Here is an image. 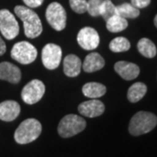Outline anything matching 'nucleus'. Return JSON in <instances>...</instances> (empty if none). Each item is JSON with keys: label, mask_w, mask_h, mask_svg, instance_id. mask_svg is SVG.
Wrapping results in <instances>:
<instances>
[{"label": "nucleus", "mask_w": 157, "mask_h": 157, "mask_svg": "<svg viewBox=\"0 0 157 157\" xmlns=\"http://www.w3.org/2000/svg\"><path fill=\"white\" fill-rule=\"evenodd\" d=\"M14 11L17 17L23 21L25 34L29 39H35L39 37L43 31L42 23L38 14L28 7L17 6Z\"/></svg>", "instance_id": "1"}, {"label": "nucleus", "mask_w": 157, "mask_h": 157, "mask_svg": "<svg viewBox=\"0 0 157 157\" xmlns=\"http://www.w3.org/2000/svg\"><path fill=\"white\" fill-rule=\"evenodd\" d=\"M42 132V126L38 120L30 118L24 121L14 133V140L18 144H28L37 140Z\"/></svg>", "instance_id": "2"}, {"label": "nucleus", "mask_w": 157, "mask_h": 157, "mask_svg": "<svg viewBox=\"0 0 157 157\" xmlns=\"http://www.w3.org/2000/svg\"><path fill=\"white\" fill-rule=\"evenodd\" d=\"M157 117L154 113L145 111L136 113L129 123V133L134 136L149 133L156 127Z\"/></svg>", "instance_id": "3"}, {"label": "nucleus", "mask_w": 157, "mask_h": 157, "mask_svg": "<svg viewBox=\"0 0 157 157\" xmlns=\"http://www.w3.org/2000/svg\"><path fill=\"white\" fill-rule=\"evenodd\" d=\"M86 127L84 118L76 114H67L61 119L58 126V133L62 138H70L82 132Z\"/></svg>", "instance_id": "4"}, {"label": "nucleus", "mask_w": 157, "mask_h": 157, "mask_svg": "<svg viewBox=\"0 0 157 157\" xmlns=\"http://www.w3.org/2000/svg\"><path fill=\"white\" fill-rule=\"evenodd\" d=\"M38 55L35 46L27 41H20L13 45L11 52V58L20 64L28 65L36 59Z\"/></svg>", "instance_id": "5"}, {"label": "nucleus", "mask_w": 157, "mask_h": 157, "mask_svg": "<svg viewBox=\"0 0 157 157\" xmlns=\"http://www.w3.org/2000/svg\"><path fill=\"white\" fill-rule=\"evenodd\" d=\"M45 17L48 24L56 31H62L67 25V12L59 3H51L45 11Z\"/></svg>", "instance_id": "6"}, {"label": "nucleus", "mask_w": 157, "mask_h": 157, "mask_svg": "<svg viewBox=\"0 0 157 157\" xmlns=\"http://www.w3.org/2000/svg\"><path fill=\"white\" fill-rule=\"evenodd\" d=\"M0 32L6 39H15L19 33V25L14 15L6 9L0 10Z\"/></svg>", "instance_id": "7"}, {"label": "nucleus", "mask_w": 157, "mask_h": 157, "mask_svg": "<svg viewBox=\"0 0 157 157\" xmlns=\"http://www.w3.org/2000/svg\"><path fill=\"white\" fill-rule=\"evenodd\" d=\"M45 92V86L44 83L39 79H33L23 88L21 98L26 104L33 105L42 99Z\"/></svg>", "instance_id": "8"}, {"label": "nucleus", "mask_w": 157, "mask_h": 157, "mask_svg": "<svg viewBox=\"0 0 157 157\" xmlns=\"http://www.w3.org/2000/svg\"><path fill=\"white\" fill-rule=\"evenodd\" d=\"M41 57L44 67L49 70H54L59 66L61 61V48L55 44H47L42 49Z\"/></svg>", "instance_id": "9"}, {"label": "nucleus", "mask_w": 157, "mask_h": 157, "mask_svg": "<svg viewBox=\"0 0 157 157\" xmlns=\"http://www.w3.org/2000/svg\"><path fill=\"white\" fill-rule=\"evenodd\" d=\"M77 41L80 47L85 50H94L100 44V36L95 29L87 26L78 32Z\"/></svg>", "instance_id": "10"}, {"label": "nucleus", "mask_w": 157, "mask_h": 157, "mask_svg": "<svg viewBox=\"0 0 157 157\" xmlns=\"http://www.w3.org/2000/svg\"><path fill=\"white\" fill-rule=\"evenodd\" d=\"M78 110L80 114L86 117H98L105 111V105L98 100H90L80 103L78 105Z\"/></svg>", "instance_id": "11"}, {"label": "nucleus", "mask_w": 157, "mask_h": 157, "mask_svg": "<svg viewBox=\"0 0 157 157\" xmlns=\"http://www.w3.org/2000/svg\"><path fill=\"white\" fill-rule=\"evenodd\" d=\"M0 79L12 84H17L21 79V71L17 66L10 62L0 63Z\"/></svg>", "instance_id": "12"}, {"label": "nucleus", "mask_w": 157, "mask_h": 157, "mask_svg": "<svg viewBox=\"0 0 157 157\" xmlns=\"http://www.w3.org/2000/svg\"><path fill=\"white\" fill-rule=\"evenodd\" d=\"M20 113V106L17 101H6L0 103V120L3 121H12Z\"/></svg>", "instance_id": "13"}, {"label": "nucleus", "mask_w": 157, "mask_h": 157, "mask_svg": "<svg viewBox=\"0 0 157 157\" xmlns=\"http://www.w3.org/2000/svg\"><path fill=\"white\" fill-rule=\"evenodd\" d=\"M115 72L124 79L132 80L138 77L140 68L134 63L127 61H118L114 65Z\"/></svg>", "instance_id": "14"}, {"label": "nucleus", "mask_w": 157, "mask_h": 157, "mask_svg": "<svg viewBox=\"0 0 157 157\" xmlns=\"http://www.w3.org/2000/svg\"><path fill=\"white\" fill-rule=\"evenodd\" d=\"M82 67L81 60L78 56L74 54H69L64 59L63 70L65 74L68 77H76L80 73Z\"/></svg>", "instance_id": "15"}, {"label": "nucleus", "mask_w": 157, "mask_h": 157, "mask_svg": "<svg viewBox=\"0 0 157 157\" xmlns=\"http://www.w3.org/2000/svg\"><path fill=\"white\" fill-rule=\"evenodd\" d=\"M104 66L105 60L102 56L97 52H92L86 57L82 68L86 73H94L102 69Z\"/></svg>", "instance_id": "16"}, {"label": "nucleus", "mask_w": 157, "mask_h": 157, "mask_svg": "<svg viewBox=\"0 0 157 157\" xmlns=\"http://www.w3.org/2000/svg\"><path fill=\"white\" fill-rule=\"evenodd\" d=\"M107 88L101 83L98 82H88L82 87V93L86 97L91 99H97L102 97L106 94Z\"/></svg>", "instance_id": "17"}, {"label": "nucleus", "mask_w": 157, "mask_h": 157, "mask_svg": "<svg viewBox=\"0 0 157 157\" xmlns=\"http://www.w3.org/2000/svg\"><path fill=\"white\" fill-rule=\"evenodd\" d=\"M147 86L142 82H136L129 87L128 91V100L132 103L140 101L147 93Z\"/></svg>", "instance_id": "18"}, {"label": "nucleus", "mask_w": 157, "mask_h": 157, "mask_svg": "<svg viewBox=\"0 0 157 157\" xmlns=\"http://www.w3.org/2000/svg\"><path fill=\"white\" fill-rule=\"evenodd\" d=\"M137 48L140 54L146 58L151 59L156 55V46L150 39L147 38H143L139 40L137 44Z\"/></svg>", "instance_id": "19"}, {"label": "nucleus", "mask_w": 157, "mask_h": 157, "mask_svg": "<svg viewBox=\"0 0 157 157\" xmlns=\"http://www.w3.org/2000/svg\"><path fill=\"white\" fill-rule=\"evenodd\" d=\"M107 29L111 33H120L128 27V23L126 18L115 15L110 17L107 22Z\"/></svg>", "instance_id": "20"}, {"label": "nucleus", "mask_w": 157, "mask_h": 157, "mask_svg": "<svg viewBox=\"0 0 157 157\" xmlns=\"http://www.w3.org/2000/svg\"><path fill=\"white\" fill-rule=\"evenodd\" d=\"M116 11L117 15L124 18H136L140 15L139 9L128 3H124L121 6H116Z\"/></svg>", "instance_id": "21"}, {"label": "nucleus", "mask_w": 157, "mask_h": 157, "mask_svg": "<svg viewBox=\"0 0 157 157\" xmlns=\"http://www.w3.org/2000/svg\"><path fill=\"white\" fill-rule=\"evenodd\" d=\"M130 42L124 37H117L109 44V49L113 52H122L130 49Z\"/></svg>", "instance_id": "22"}, {"label": "nucleus", "mask_w": 157, "mask_h": 157, "mask_svg": "<svg viewBox=\"0 0 157 157\" xmlns=\"http://www.w3.org/2000/svg\"><path fill=\"white\" fill-rule=\"evenodd\" d=\"M100 15L104 18V20L107 22L110 17L117 15L116 6L112 3L111 0H103V3L101 5Z\"/></svg>", "instance_id": "23"}, {"label": "nucleus", "mask_w": 157, "mask_h": 157, "mask_svg": "<svg viewBox=\"0 0 157 157\" xmlns=\"http://www.w3.org/2000/svg\"><path fill=\"white\" fill-rule=\"evenodd\" d=\"M102 3H103V0H88L86 11L92 17L100 16V11H101Z\"/></svg>", "instance_id": "24"}, {"label": "nucleus", "mask_w": 157, "mask_h": 157, "mask_svg": "<svg viewBox=\"0 0 157 157\" xmlns=\"http://www.w3.org/2000/svg\"><path fill=\"white\" fill-rule=\"evenodd\" d=\"M69 4L73 11L78 14H82L86 11L87 1L86 0H69Z\"/></svg>", "instance_id": "25"}, {"label": "nucleus", "mask_w": 157, "mask_h": 157, "mask_svg": "<svg viewBox=\"0 0 157 157\" xmlns=\"http://www.w3.org/2000/svg\"><path fill=\"white\" fill-rule=\"evenodd\" d=\"M151 0H131V5L137 9H142L149 6Z\"/></svg>", "instance_id": "26"}, {"label": "nucleus", "mask_w": 157, "mask_h": 157, "mask_svg": "<svg viewBox=\"0 0 157 157\" xmlns=\"http://www.w3.org/2000/svg\"><path fill=\"white\" fill-rule=\"evenodd\" d=\"M24 3L28 6L29 8H36V7H39L40 6L44 0H23Z\"/></svg>", "instance_id": "27"}, {"label": "nucleus", "mask_w": 157, "mask_h": 157, "mask_svg": "<svg viewBox=\"0 0 157 157\" xmlns=\"http://www.w3.org/2000/svg\"><path fill=\"white\" fill-rule=\"evenodd\" d=\"M6 51V43H5V41L1 39V37H0V56H1V55H3V54H5Z\"/></svg>", "instance_id": "28"}, {"label": "nucleus", "mask_w": 157, "mask_h": 157, "mask_svg": "<svg viewBox=\"0 0 157 157\" xmlns=\"http://www.w3.org/2000/svg\"><path fill=\"white\" fill-rule=\"evenodd\" d=\"M154 23H155V25L157 27V15L155 17V19H154Z\"/></svg>", "instance_id": "29"}]
</instances>
